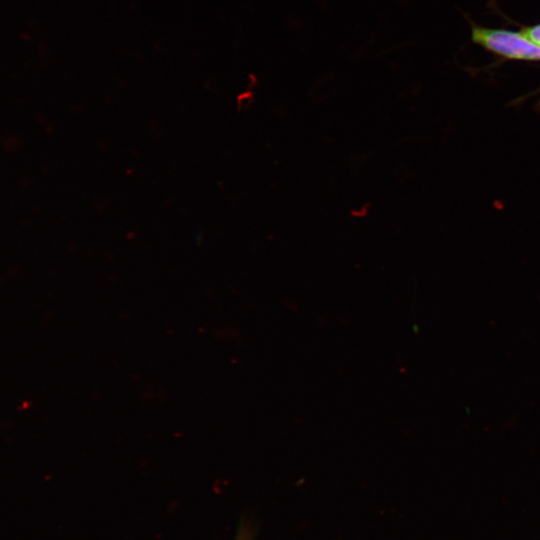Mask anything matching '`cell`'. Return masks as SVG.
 Masks as SVG:
<instances>
[{
    "label": "cell",
    "mask_w": 540,
    "mask_h": 540,
    "mask_svg": "<svg viewBox=\"0 0 540 540\" xmlns=\"http://www.w3.org/2000/svg\"><path fill=\"white\" fill-rule=\"evenodd\" d=\"M471 38L477 45L501 57L540 61V46L530 40L523 32L473 25Z\"/></svg>",
    "instance_id": "cell-1"
},
{
    "label": "cell",
    "mask_w": 540,
    "mask_h": 540,
    "mask_svg": "<svg viewBox=\"0 0 540 540\" xmlns=\"http://www.w3.org/2000/svg\"><path fill=\"white\" fill-rule=\"evenodd\" d=\"M530 40L540 46V23L527 27L522 31Z\"/></svg>",
    "instance_id": "cell-2"
}]
</instances>
